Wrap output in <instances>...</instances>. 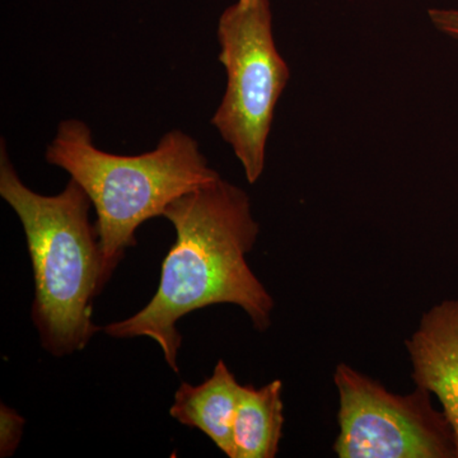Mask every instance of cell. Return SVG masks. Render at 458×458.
<instances>
[{
    "mask_svg": "<svg viewBox=\"0 0 458 458\" xmlns=\"http://www.w3.org/2000/svg\"><path fill=\"white\" fill-rule=\"evenodd\" d=\"M26 420L16 410L0 405V457L8 458L16 454L23 436Z\"/></svg>",
    "mask_w": 458,
    "mask_h": 458,
    "instance_id": "cell-9",
    "label": "cell"
},
{
    "mask_svg": "<svg viewBox=\"0 0 458 458\" xmlns=\"http://www.w3.org/2000/svg\"><path fill=\"white\" fill-rule=\"evenodd\" d=\"M164 216L174 225L176 241L162 264L155 297L104 331L114 339L149 337L179 373L181 318L213 304H234L264 333L276 303L247 264L260 225L245 190L218 177L172 201Z\"/></svg>",
    "mask_w": 458,
    "mask_h": 458,
    "instance_id": "cell-1",
    "label": "cell"
},
{
    "mask_svg": "<svg viewBox=\"0 0 458 458\" xmlns=\"http://www.w3.org/2000/svg\"><path fill=\"white\" fill-rule=\"evenodd\" d=\"M45 158L92 201L106 284L126 250L137 245L135 232L144 222L164 216L172 201L221 177L186 132H165L143 155L120 156L98 149L89 126L77 119L59 123Z\"/></svg>",
    "mask_w": 458,
    "mask_h": 458,
    "instance_id": "cell-3",
    "label": "cell"
},
{
    "mask_svg": "<svg viewBox=\"0 0 458 458\" xmlns=\"http://www.w3.org/2000/svg\"><path fill=\"white\" fill-rule=\"evenodd\" d=\"M227 87L210 123L237 157L246 180L264 174L267 138L291 69L276 49L269 0H238L218 23Z\"/></svg>",
    "mask_w": 458,
    "mask_h": 458,
    "instance_id": "cell-4",
    "label": "cell"
},
{
    "mask_svg": "<svg viewBox=\"0 0 458 458\" xmlns=\"http://www.w3.org/2000/svg\"><path fill=\"white\" fill-rule=\"evenodd\" d=\"M283 382L255 388H241L236 419L233 424L234 458H274L279 451L284 426Z\"/></svg>",
    "mask_w": 458,
    "mask_h": 458,
    "instance_id": "cell-8",
    "label": "cell"
},
{
    "mask_svg": "<svg viewBox=\"0 0 458 458\" xmlns=\"http://www.w3.org/2000/svg\"><path fill=\"white\" fill-rule=\"evenodd\" d=\"M428 16L439 32L458 40V9H429Z\"/></svg>",
    "mask_w": 458,
    "mask_h": 458,
    "instance_id": "cell-10",
    "label": "cell"
},
{
    "mask_svg": "<svg viewBox=\"0 0 458 458\" xmlns=\"http://www.w3.org/2000/svg\"><path fill=\"white\" fill-rule=\"evenodd\" d=\"M0 197L25 231L35 282L32 319L42 348L54 357L83 351L99 331L92 304L106 285L98 229L90 222L92 201L72 179L53 197L33 191L18 176L4 140Z\"/></svg>",
    "mask_w": 458,
    "mask_h": 458,
    "instance_id": "cell-2",
    "label": "cell"
},
{
    "mask_svg": "<svg viewBox=\"0 0 458 458\" xmlns=\"http://www.w3.org/2000/svg\"><path fill=\"white\" fill-rule=\"evenodd\" d=\"M415 386L436 394L454 430L458 458V300H447L423 313L405 342Z\"/></svg>",
    "mask_w": 458,
    "mask_h": 458,
    "instance_id": "cell-6",
    "label": "cell"
},
{
    "mask_svg": "<svg viewBox=\"0 0 458 458\" xmlns=\"http://www.w3.org/2000/svg\"><path fill=\"white\" fill-rule=\"evenodd\" d=\"M241 388L242 385L238 384L225 360H218L213 375L203 384L180 385L170 415L182 426L200 430L223 454L234 458L233 424Z\"/></svg>",
    "mask_w": 458,
    "mask_h": 458,
    "instance_id": "cell-7",
    "label": "cell"
},
{
    "mask_svg": "<svg viewBox=\"0 0 458 458\" xmlns=\"http://www.w3.org/2000/svg\"><path fill=\"white\" fill-rule=\"evenodd\" d=\"M339 394L340 458H457L454 430L432 394L415 387L390 393L376 379L345 363L334 373Z\"/></svg>",
    "mask_w": 458,
    "mask_h": 458,
    "instance_id": "cell-5",
    "label": "cell"
}]
</instances>
